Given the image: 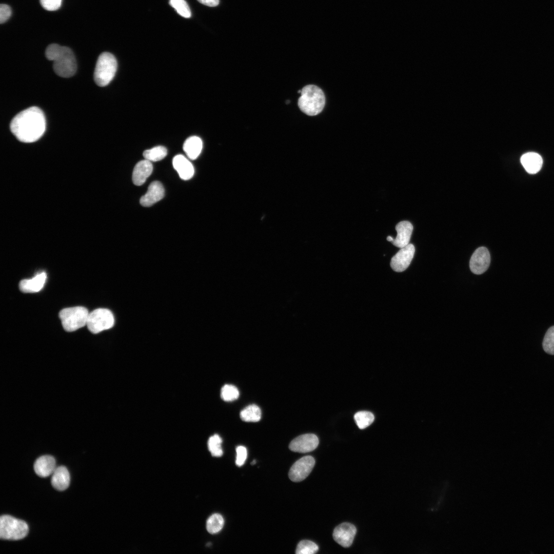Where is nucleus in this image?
<instances>
[{"instance_id": "obj_1", "label": "nucleus", "mask_w": 554, "mask_h": 554, "mask_svg": "<svg viewBox=\"0 0 554 554\" xmlns=\"http://www.w3.org/2000/svg\"><path fill=\"white\" fill-rule=\"evenodd\" d=\"M10 129L20 142L32 143L38 140L46 130V119L37 107L28 108L17 114L11 120Z\"/></svg>"}, {"instance_id": "obj_2", "label": "nucleus", "mask_w": 554, "mask_h": 554, "mask_svg": "<svg viewBox=\"0 0 554 554\" xmlns=\"http://www.w3.org/2000/svg\"><path fill=\"white\" fill-rule=\"evenodd\" d=\"M46 58L53 61V69L59 76L67 78L73 76L77 70L74 54L70 48L51 44L45 50Z\"/></svg>"}, {"instance_id": "obj_3", "label": "nucleus", "mask_w": 554, "mask_h": 554, "mask_svg": "<svg viewBox=\"0 0 554 554\" xmlns=\"http://www.w3.org/2000/svg\"><path fill=\"white\" fill-rule=\"evenodd\" d=\"M298 104L300 110L306 114L316 115L324 109L325 104L324 93L315 85H307L301 90Z\"/></svg>"}, {"instance_id": "obj_4", "label": "nucleus", "mask_w": 554, "mask_h": 554, "mask_svg": "<svg viewBox=\"0 0 554 554\" xmlns=\"http://www.w3.org/2000/svg\"><path fill=\"white\" fill-rule=\"evenodd\" d=\"M117 64L114 56L107 52L102 53L96 61L94 80L97 85L104 87L109 84L113 78Z\"/></svg>"}, {"instance_id": "obj_5", "label": "nucleus", "mask_w": 554, "mask_h": 554, "mask_svg": "<svg viewBox=\"0 0 554 554\" xmlns=\"http://www.w3.org/2000/svg\"><path fill=\"white\" fill-rule=\"evenodd\" d=\"M29 528L24 521L17 519L9 515H3L0 518V538L5 540H19L28 534Z\"/></svg>"}, {"instance_id": "obj_6", "label": "nucleus", "mask_w": 554, "mask_h": 554, "mask_svg": "<svg viewBox=\"0 0 554 554\" xmlns=\"http://www.w3.org/2000/svg\"><path fill=\"white\" fill-rule=\"evenodd\" d=\"M88 314L86 308L76 306L62 309L59 313V317L64 329L72 332L87 324Z\"/></svg>"}, {"instance_id": "obj_7", "label": "nucleus", "mask_w": 554, "mask_h": 554, "mask_svg": "<svg viewBox=\"0 0 554 554\" xmlns=\"http://www.w3.org/2000/svg\"><path fill=\"white\" fill-rule=\"evenodd\" d=\"M114 323V316L110 310L98 308L89 313L86 325L92 333H97L111 328Z\"/></svg>"}, {"instance_id": "obj_8", "label": "nucleus", "mask_w": 554, "mask_h": 554, "mask_svg": "<svg viewBox=\"0 0 554 554\" xmlns=\"http://www.w3.org/2000/svg\"><path fill=\"white\" fill-rule=\"evenodd\" d=\"M315 464L314 459L310 456L302 457L296 461L289 471V479L298 482L306 479L312 471Z\"/></svg>"}, {"instance_id": "obj_9", "label": "nucleus", "mask_w": 554, "mask_h": 554, "mask_svg": "<svg viewBox=\"0 0 554 554\" xmlns=\"http://www.w3.org/2000/svg\"><path fill=\"white\" fill-rule=\"evenodd\" d=\"M414 252L415 248L412 244L401 248L391 259L390 266L393 270L398 272L405 270L409 266Z\"/></svg>"}, {"instance_id": "obj_10", "label": "nucleus", "mask_w": 554, "mask_h": 554, "mask_svg": "<svg viewBox=\"0 0 554 554\" xmlns=\"http://www.w3.org/2000/svg\"><path fill=\"white\" fill-rule=\"evenodd\" d=\"M490 256L488 249L484 247L477 248L472 254L469 262L471 271L476 274L485 272L489 267Z\"/></svg>"}, {"instance_id": "obj_11", "label": "nucleus", "mask_w": 554, "mask_h": 554, "mask_svg": "<svg viewBox=\"0 0 554 554\" xmlns=\"http://www.w3.org/2000/svg\"><path fill=\"white\" fill-rule=\"evenodd\" d=\"M319 444L318 437L312 433L301 435L289 444V449L294 452L305 453L314 450Z\"/></svg>"}, {"instance_id": "obj_12", "label": "nucleus", "mask_w": 554, "mask_h": 554, "mask_svg": "<svg viewBox=\"0 0 554 554\" xmlns=\"http://www.w3.org/2000/svg\"><path fill=\"white\" fill-rule=\"evenodd\" d=\"M357 532L355 527L349 523H343L337 526L333 532L334 541L344 547L352 544Z\"/></svg>"}, {"instance_id": "obj_13", "label": "nucleus", "mask_w": 554, "mask_h": 554, "mask_svg": "<svg viewBox=\"0 0 554 554\" xmlns=\"http://www.w3.org/2000/svg\"><path fill=\"white\" fill-rule=\"evenodd\" d=\"M164 196V188L159 181L152 182L147 192L140 199V204L144 207H150L160 201Z\"/></svg>"}, {"instance_id": "obj_14", "label": "nucleus", "mask_w": 554, "mask_h": 554, "mask_svg": "<svg viewBox=\"0 0 554 554\" xmlns=\"http://www.w3.org/2000/svg\"><path fill=\"white\" fill-rule=\"evenodd\" d=\"M395 230L397 235L391 242L392 244L400 248L409 244L413 231V226L411 223L407 221H401L395 226Z\"/></svg>"}, {"instance_id": "obj_15", "label": "nucleus", "mask_w": 554, "mask_h": 554, "mask_svg": "<svg viewBox=\"0 0 554 554\" xmlns=\"http://www.w3.org/2000/svg\"><path fill=\"white\" fill-rule=\"evenodd\" d=\"M47 279L45 272L37 273L29 279H24L19 284V289L25 293H34L39 291L44 287Z\"/></svg>"}, {"instance_id": "obj_16", "label": "nucleus", "mask_w": 554, "mask_h": 554, "mask_svg": "<svg viewBox=\"0 0 554 554\" xmlns=\"http://www.w3.org/2000/svg\"><path fill=\"white\" fill-rule=\"evenodd\" d=\"M56 468L54 458L49 455L37 458L34 464V470L40 477L45 478L53 473Z\"/></svg>"}, {"instance_id": "obj_17", "label": "nucleus", "mask_w": 554, "mask_h": 554, "mask_svg": "<svg viewBox=\"0 0 554 554\" xmlns=\"http://www.w3.org/2000/svg\"><path fill=\"white\" fill-rule=\"evenodd\" d=\"M153 166L150 161L142 160L135 166L132 173V181L134 185L141 186L146 181L152 172Z\"/></svg>"}, {"instance_id": "obj_18", "label": "nucleus", "mask_w": 554, "mask_h": 554, "mask_svg": "<svg viewBox=\"0 0 554 554\" xmlns=\"http://www.w3.org/2000/svg\"><path fill=\"white\" fill-rule=\"evenodd\" d=\"M172 164L182 179L188 180L193 176L194 172L193 167L184 155H175L173 159Z\"/></svg>"}, {"instance_id": "obj_19", "label": "nucleus", "mask_w": 554, "mask_h": 554, "mask_svg": "<svg viewBox=\"0 0 554 554\" xmlns=\"http://www.w3.org/2000/svg\"><path fill=\"white\" fill-rule=\"evenodd\" d=\"M520 162L525 170L530 174L538 172L543 165L541 156L533 152H527L523 154L521 157Z\"/></svg>"}, {"instance_id": "obj_20", "label": "nucleus", "mask_w": 554, "mask_h": 554, "mask_svg": "<svg viewBox=\"0 0 554 554\" xmlns=\"http://www.w3.org/2000/svg\"><path fill=\"white\" fill-rule=\"evenodd\" d=\"M70 474L67 468L64 466L56 467L52 473L51 484L58 491L66 490L70 484Z\"/></svg>"}, {"instance_id": "obj_21", "label": "nucleus", "mask_w": 554, "mask_h": 554, "mask_svg": "<svg viewBox=\"0 0 554 554\" xmlns=\"http://www.w3.org/2000/svg\"><path fill=\"white\" fill-rule=\"evenodd\" d=\"M203 147L202 140L198 136H192L184 142L183 150L191 160L196 159L201 152Z\"/></svg>"}, {"instance_id": "obj_22", "label": "nucleus", "mask_w": 554, "mask_h": 554, "mask_svg": "<svg viewBox=\"0 0 554 554\" xmlns=\"http://www.w3.org/2000/svg\"><path fill=\"white\" fill-rule=\"evenodd\" d=\"M240 418L242 420L245 422H258L261 418V409L256 405H250L241 411Z\"/></svg>"}, {"instance_id": "obj_23", "label": "nucleus", "mask_w": 554, "mask_h": 554, "mask_svg": "<svg viewBox=\"0 0 554 554\" xmlns=\"http://www.w3.org/2000/svg\"><path fill=\"white\" fill-rule=\"evenodd\" d=\"M167 154V149L164 146H159L144 151L143 156L146 160L150 162H156L163 159Z\"/></svg>"}, {"instance_id": "obj_24", "label": "nucleus", "mask_w": 554, "mask_h": 554, "mask_svg": "<svg viewBox=\"0 0 554 554\" xmlns=\"http://www.w3.org/2000/svg\"><path fill=\"white\" fill-rule=\"evenodd\" d=\"M224 520L223 517L219 513H214L211 516L207 521L206 528L207 531L211 534L219 532L223 528Z\"/></svg>"}, {"instance_id": "obj_25", "label": "nucleus", "mask_w": 554, "mask_h": 554, "mask_svg": "<svg viewBox=\"0 0 554 554\" xmlns=\"http://www.w3.org/2000/svg\"><path fill=\"white\" fill-rule=\"evenodd\" d=\"M355 422L360 429H363L369 426L374 421L372 413L367 411H361L354 416Z\"/></svg>"}, {"instance_id": "obj_26", "label": "nucleus", "mask_w": 554, "mask_h": 554, "mask_svg": "<svg viewBox=\"0 0 554 554\" xmlns=\"http://www.w3.org/2000/svg\"><path fill=\"white\" fill-rule=\"evenodd\" d=\"M222 443V440L218 434H214L209 438L208 447L213 457H220L223 455Z\"/></svg>"}, {"instance_id": "obj_27", "label": "nucleus", "mask_w": 554, "mask_h": 554, "mask_svg": "<svg viewBox=\"0 0 554 554\" xmlns=\"http://www.w3.org/2000/svg\"><path fill=\"white\" fill-rule=\"evenodd\" d=\"M169 4L181 16L185 18L191 17V10L185 0H169Z\"/></svg>"}, {"instance_id": "obj_28", "label": "nucleus", "mask_w": 554, "mask_h": 554, "mask_svg": "<svg viewBox=\"0 0 554 554\" xmlns=\"http://www.w3.org/2000/svg\"><path fill=\"white\" fill-rule=\"evenodd\" d=\"M318 550V545L313 542L309 540H302L298 544L295 552L297 554H313Z\"/></svg>"}, {"instance_id": "obj_29", "label": "nucleus", "mask_w": 554, "mask_h": 554, "mask_svg": "<svg viewBox=\"0 0 554 554\" xmlns=\"http://www.w3.org/2000/svg\"><path fill=\"white\" fill-rule=\"evenodd\" d=\"M542 346L546 353L554 355V326L550 327L546 331Z\"/></svg>"}, {"instance_id": "obj_30", "label": "nucleus", "mask_w": 554, "mask_h": 554, "mask_svg": "<svg viewBox=\"0 0 554 554\" xmlns=\"http://www.w3.org/2000/svg\"><path fill=\"white\" fill-rule=\"evenodd\" d=\"M221 395L222 399L225 401H232L238 398L239 390L234 385L226 384L222 388Z\"/></svg>"}, {"instance_id": "obj_31", "label": "nucleus", "mask_w": 554, "mask_h": 554, "mask_svg": "<svg viewBox=\"0 0 554 554\" xmlns=\"http://www.w3.org/2000/svg\"><path fill=\"white\" fill-rule=\"evenodd\" d=\"M41 6L48 11H55L58 9L62 3V0H39Z\"/></svg>"}, {"instance_id": "obj_32", "label": "nucleus", "mask_w": 554, "mask_h": 554, "mask_svg": "<svg viewBox=\"0 0 554 554\" xmlns=\"http://www.w3.org/2000/svg\"><path fill=\"white\" fill-rule=\"evenodd\" d=\"M236 457L235 463L239 467L242 466L247 458V452L246 447L243 446H239L236 448Z\"/></svg>"}, {"instance_id": "obj_33", "label": "nucleus", "mask_w": 554, "mask_h": 554, "mask_svg": "<svg viewBox=\"0 0 554 554\" xmlns=\"http://www.w3.org/2000/svg\"><path fill=\"white\" fill-rule=\"evenodd\" d=\"M12 11L11 8L6 4H1L0 5V23L3 24L6 22L11 15Z\"/></svg>"}, {"instance_id": "obj_34", "label": "nucleus", "mask_w": 554, "mask_h": 554, "mask_svg": "<svg viewBox=\"0 0 554 554\" xmlns=\"http://www.w3.org/2000/svg\"><path fill=\"white\" fill-rule=\"evenodd\" d=\"M200 3L209 6L215 7L219 5V0H197Z\"/></svg>"}, {"instance_id": "obj_35", "label": "nucleus", "mask_w": 554, "mask_h": 554, "mask_svg": "<svg viewBox=\"0 0 554 554\" xmlns=\"http://www.w3.org/2000/svg\"><path fill=\"white\" fill-rule=\"evenodd\" d=\"M386 240L389 242H392L393 240V238H392L391 236H388L386 238Z\"/></svg>"}, {"instance_id": "obj_36", "label": "nucleus", "mask_w": 554, "mask_h": 554, "mask_svg": "<svg viewBox=\"0 0 554 554\" xmlns=\"http://www.w3.org/2000/svg\"><path fill=\"white\" fill-rule=\"evenodd\" d=\"M255 463H256V461H255V460H253V461L252 462V463H251V464H252V465L255 464Z\"/></svg>"}]
</instances>
